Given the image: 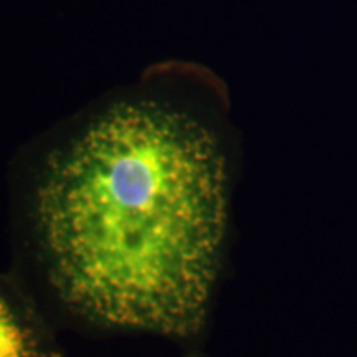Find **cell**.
<instances>
[{
    "label": "cell",
    "instance_id": "cell-1",
    "mask_svg": "<svg viewBox=\"0 0 357 357\" xmlns=\"http://www.w3.org/2000/svg\"><path fill=\"white\" fill-rule=\"evenodd\" d=\"M38 261L88 324L177 341L207 321L229 220L222 141L176 101H111L45 155L29 197Z\"/></svg>",
    "mask_w": 357,
    "mask_h": 357
},
{
    "label": "cell",
    "instance_id": "cell-2",
    "mask_svg": "<svg viewBox=\"0 0 357 357\" xmlns=\"http://www.w3.org/2000/svg\"><path fill=\"white\" fill-rule=\"evenodd\" d=\"M0 357H65L20 281L0 271Z\"/></svg>",
    "mask_w": 357,
    "mask_h": 357
}]
</instances>
